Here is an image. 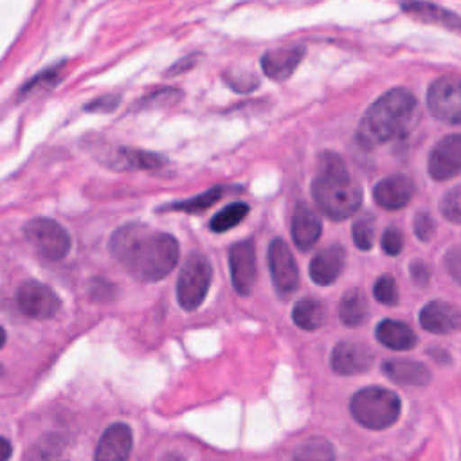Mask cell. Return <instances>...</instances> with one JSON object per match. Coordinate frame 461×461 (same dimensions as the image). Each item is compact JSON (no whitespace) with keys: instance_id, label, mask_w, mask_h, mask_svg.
<instances>
[{"instance_id":"6da1fadb","label":"cell","mask_w":461,"mask_h":461,"mask_svg":"<svg viewBox=\"0 0 461 461\" xmlns=\"http://www.w3.org/2000/svg\"><path fill=\"white\" fill-rule=\"evenodd\" d=\"M110 252L140 281H158L178 263L176 240L167 232L153 230L142 223L119 227L112 234Z\"/></svg>"},{"instance_id":"7a4b0ae2","label":"cell","mask_w":461,"mask_h":461,"mask_svg":"<svg viewBox=\"0 0 461 461\" xmlns=\"http://www.w3.org/2000/svg\"><path fill=\"white\" fill-rule=\"evenodd\" d=\"M418 113L416 97L405 88H393L376 99L358 124L357 139L366 148L402 137Z\"/></svg>"},{"instance_id":"3957f363","label":"cell","mask_w":461,"mask_h":461,"mask_svg":"<svg viewBox=\"0 0 461 461\" xmlns=\"http://www.w3.org/2000/svg\"><path fill=\"white\" fill-rule=\"evenodd\" d=\"M312 194L319 209L331 220H346L362 202L360 185L351 178L344 162L335 153H324L312 184Z\"/></svg>"},{"instance_id":"277c9868","label":"cell","mask_w":461,"mask_h":461,"mask_svg":"<svg viewBox=\"0 0 461 461\" xmlns=\"http://www.w3.org/2000/svg\"><path fill=\"white\" fill-rule=\"evenodd\" d=\"M353 418L366 429L382 430L391 427L402 411L396 393L384 387H364L357 391L349 402Z\"/></svg>"},{"instance_id":"5b68a950","label":"cell","mask_w":461,"mask_h":461,"mask_svg":"<svg viewBox=\"0 0 461 461\" xmlns=\"http://www.w3.org/2000/svg\"><path fill=\"white\" fill-rule=\"evenodd\" d=\"M211 281H212V268L207 258L202 254H191L184 261L176 279L178 304L185 312L196 310L203 303L207 290L211 286Z\"/></svg>"},{"instance_id":"8992f818","label":"cell","mask_w":461,"mask_h":461,"mask_svg":"<svg viewBox=\"0 0 461 461\" xmlns=\"http://www.w3.org/2000/svg\"><path fill=\"white\" fill-rule=\"evenodd\" d=\"M27 241L34 250L50 261L63 259L70 250V236L58 221L50 218H32L23 227Z\"/></svg>"},{"instance_id":"52a82bcc","label":"cell","mask_w":461,"mask_h":461,"mask_svg":"<svg viewBox=\"0 0 461 461\" xmlns=\"http://www.w3.org/2000/svg\"><path fill=\"white\" fill-rule=\"evenodd\" d=\"M430 113L448 124H461V81L452 76L436 79L427 92Z\"/></svg>"},{"instance_id":"ba28073f","label":"cell","mask_w":461,"mask_h":461,"mask_svg":"<svg viewBox=\"0 0 461 461\" xmlns=\"http://www.w3.org/2000/svg\"><path fill=\"white\" fill-rule=\"evenodd\" d=\"M16 304L20 312L31 319H50L61 308L56 292L40 281L22 283L16 292Z\"/></svg>"},{"instance_id":"9c48e42d","label":"cell","mask_w":461,"mask_h":461,"mask_svg":"<svg viewBox=\"0 0 461 461\" xmlns=\"http://www.w3.org/2000/svg\"><path fill=\"white\" fill-rule=\"evenodd\" d=\"M268 268H270L274 288L279 295L286 297L297 290L299 272H297L295 259L288 245L279 238L272 240V243L268 245Z\"/></svg>"},{"instance_id":"30bf717a","label":"cell","mask_w":461,"mask_h":461,"mask_svg":"<svg viewBox=\"0 0 461 461\" xmlns=\"http://www.w3.org/2000/svg\"><path fill=\"white\" fill-rule=\"evenodd\" d=\"M229 268L234 290L240 295H249L258 274L256 250L252 241H238L229 249Z\"/></svg>"},{"instance_id":"8fae6325","label":"cell","mask_w":461,"mask_h":461,"mask_svg":"<svg viewBox=\"0 0 461 461\" xmlns=\"http://www.w3.org/2000/svg\"><path fill=\"white\" fill-rule=\"evenodd\" d=\"M429 175L434 180H448L461 173V133L443 137L429 155Z\"/></svg>"},{"instance_id":"7c38bea8","label":"cell","mask_w":461,"mask_h":461,"mask_svg":"<svg viewBox=\"0 0 461 461\" xmlns=\"http://www.w3.org/2000/svg\"><path fill=\"white\" fill-rule=\"evenodd\" d=\"M131 447V429L126 423H112L99 438L94 461H128Z\"/></svg>"},{"instance_id":"4fadbf2b","label":"cell","mask_w":461,"mask_h":461,"mask_svg":"<svg viewBox=\"0 0 461 461\" xmlns=\"http://www.w3.org/2000/svg\"><path fill=\"white\" fill-rule=\"evenodd\" d=\"M371 351L358 342H339L331 353V369L339 375H358L371 367Z\"/></svg>"},{"instance_id":"5bb4252c","label":"cell","mask_w":461,"mask_h":461,"mask_svg":"<svg viewBox=\"0 0 461 461\" xmlns=\"http://www.w3.org/2000/svg\"><path fill=\"white\" fill-rule=\"evenodd\" d=\"M414 194V184L403 175H393L380 180L375 189L373 196L376 203L387 211L402 209L409 203Z\"/></svg>"},{"instance_id":"9a60e30c","label":"cell","mask_w":461,"mask_h":461,"mask_svg":"<svg viewBox=\"0 0 461 461\" xmlns=\"http://www.w3.org/2000/svg\"><path fill=\"white\" fill-rule=\"evenodd\" d=\"M420 322L430 333H438V335L452 333L461 324V312L448 303L430 301L421 308Z\"/></svg>"},{"instance_id":"2e32d148","label":"cell","mask_w":461,"mask_h":461,"mask_svg":"<svg viewBox=\"0 0 461 461\" xmlns=\"http://www.w3.org/2000/svg\"><path fill=\"white\" fill-rule=\"evenodd\" d=\"M346 252L340 245H330L319 250L310 263V277L313 283L326 286L331 285L344 268Z\"/></svg>"},{"instance_id":"e0dca14e","label":"cell","mask_w":461,"mask_h":461,"mask_svg":"<svg viewBox=\"0 0 461 461\" xmlns=\"http://www.w3.org/2000/svg\"><path fill=\"white\" fill-rule=\"evenodd\" d=\"M303 56H304V47H301V45L274 49V50H268L263 54L261 68L270 79L283 81L295 70V67L301 63Z\"/></svg>"},{"instance_id":"ac0fdd59","label":"cell","mask_w":461,"mask_h":461,"mask_svg":"<svg viewBox=\"0 0 461 461\" xmlns=\"http://www.w3.org/2000/svg\"><path fill=\"white\" fill-rule=\"evenodd\" d=\"M322 223L315 211L306 203H299L292 216V238L301 250H310L321 238Z\"/></svg>"},{"instance_id":"d6986e66","label":"cell","mask_w":461,"mask_h":461,"mask_svg":"<svg viewBox=\"0 0 461 461\" xmlns=\"http://www.w3.org/2000/svg\"><path fill=\"white\" fill-rule=\"evenodd\" d=\"M382 369L393 382L402 385H425L430 380L429 369L414 360H385Z\"/></svg>"},{"instance_id":"ffe728a7","label":"cell","mask_w":461,"mask_h":461,"mask_svg":"<svg viewBox=\"0 0 461 461\" xmlns=\"http://www.w3.org/2000/svg\"><path fill=\"white\" fill-rule=\"evenodd\" d=\"M376 339L385 348H391L396 351L411 349L416 346V340H418L414 331L407 324L393 319H385L376 326Z\"/></svg>"},{"instance_id":"44dd1931","label":"cell","mask_w":461,"mask_h":461,"mask_svg":"<svg viewBox=\"0 0 461 461\" xmlns=\"http://www.w3.org/2000/svg\"><path fill=\"white\" fill-rule=\"evenodd\" d=\"M402 9L420 20H425V22H430V23H439L450 31H456V32H461V20L447 11V9H441L438 5H432V4H403Z\"/></svg>"},{"instance_id":"7402d4cb","label":"cell","mask_w":461,"mask_h":461,"mask_svg":"<svg viewBox=\"0 0 461 461\" xmlns=\"http://www.w3.org/2000/svg\"><path fill=\"white\" fill-rule=\"evenodd\" d=\"M292 319L294 322L306 331H313L317 328H321L326 321V308L321 301L306 297L301 299L294 310H292Z\"/></svg>"},{"instance_id":"603a6c76","label":"cell","mask_w":461,"mask_h":461,"mask_svg":"<svg viewBox=\"0 0 461 461\" xmlns=\"http://www.w3.org/2000/svg\"><path fill=\"white\" fill-rule=\"evenodd\" d=\"M339 317L346 326H358L367 317V301L366 295L353 288L342 295L339 304Z\"/></svg>"},{"instance_id":"cb8c5ba5","label":"cell","mask_w":461,"mask_h":461,"mask_svg":"<svg viewBox=\"0 0 461 461\" xmlns=\"http://www.w3.org/2000/svg\"><path fill=\"white\" fill-rule=\"evenodd\" d=\"M292 461H335V450L328 439L310 438L295 448Z\"/></svg>"},{"instance_id":"d4e9b609","label":"cell","mask_w":461,"mask_h":461,"mask_svg":"<svg viewBox=\"0 0 461 461\" xmlns=\"http://www.w3.org/2000/svg\"><path fill=\"white\" fill-rule=\"evenodd\" d=\"M249 212V205L243 202H234L223 207L220 212H216L209 223L212 232H225L232 227H236Z\"/></svg>"},{"instance_id":"484cf974","label":"cell","mask_w":461,"mask_h":461,"mask_svg":"<svg viewBox=\"0 0 461 461\" xmlns=\"http://www.w3.org/2000/svg\"><path fill=\"white\" fill-rule=\"evenodd\" d=\"M117 167L124 169H155L164 164V160L157 155L144 153V151H133V149H121L117 155Z\"/></svg>"},{"instance_id":"4316f807","label":"cell","mask_w":461,"mask_h":461,"mask_svg":"<svg viewBox=\"0 0 461 461\" xmlns=\"http://www.w3.org/2000/svg\"><path fill=\"white\" fill-rule=\"evenodd\" d=\"M225 193V189L221 185H216V187H211L209 191L194 196V198H189V200H184V202H176V203H171L169 209H176V211H187V212H194V211H202V209H207L209 205H212L214 202L220 200V196Z\"/></svg>"},{"instance_id":"83f0119b","label":"cell","mask_w":461,"mask_h":461,"mask_svg":"<svg viewBox=\"0 0 461 461\" xmlns=\"http://www.w3.org/2000/svg\"><path fill=\"white\" fill-rule=\"evenodd\" d=\"M353 241L360 250H369L375 243V218L366 212L353 223Z\"/></svg>"},{"instance_id":"f1b7e54d","label":"cell","mask_w":461,"mask_h":461,"mask_svg":"<svg viewBox=\"0 0 461 461\" xmlns=\"http://www.w3.org/2000/svg\"><path fill=\"white\" fill-rule=\"evenodd\" d=\"M439 211L448 221L461 223V185L443 194L439 202Z\"/></svg>"},{"instance_id":"f546056e","label":"cell","mask_w":461,"mask_h":461,"mask_svg":"<svg viewBox=\"0 0 461 461\" xmlns=\"http://www.w3.org/2000/svg\"><path fill=\"white\" fill-rule=\"evenodd\" d=\"M373 294L376 297V301H380L382 304H396L398 301V288L394 279L389 274H384L376 279L375 286H373Z\"/></svg>"},{"instance_id":"4dcf8cb0","label":"cell","mask_w":461,"mask_h":461,"mask_svg":"<svg viewBox=\"0 0 461 461\" xmlns=\"http://www.w3.org/2000/svg\"><path fill=\"white\" fill-rule=\"evenodd\" d=\"M382 249L389 254V256H396L402 252L403 249V236L396 227H389L384 236H382Z\"/></svg>"},{"instance_id":"1f68e13d","label":"cell","mask_w":461,"mask_h":461,"mask_svg":"<svg viewBox=\"0 0 461 461\" xmlns=\"http://www.w3.org/2000/svg\"><path fill=\"white\" fill-rule=\"evenodd\" d=\"M412 225H414L416 236H418L420 240H423V241H429V240L432 238V234H434V229H436V223H434L432 216H430L429 212H425V211L416 214Z\"/></svg>"},{"instance_id":"d6a6232c","label":"cell","mask_w":461,"mask_h":461,"mask_svg":"<svg viewBox=\"0 0 461 461\" xmlns=\"http://www.w3.org/2000/svg\"><path fill=\"white\" fill-rule=\"evenodd\" d=\"M445 259H447L448 272H450L452 277L461 285V250H459V249L450 250Z\"/></svg>"},{"instance_id":"836d02e7","label":"cell","mask_w":461,"mask_h":461,"mask_svg":"<svg viewBox=\"0 0 461 461\" xmlns=\"http://www.w3.org/2000/svg\"><path fill=\"white\" fill-rule=\"evenodd\" d=\"M411 276H412V281L418 283V285H425L427 279H429V270L423 263H412L411 265Z\"/></svg>"},{"instance_id":"e575fe53","label":"cell","mask_w":461,"mask_h":461,"mask_svg":"<svg viewBox=\"0 0 461 461\" xmlns=\"http://www.w3.org/2000/svg\"><path fill=\"white\" fill-rule=\"evenodd\" d=\"M11 452H13V447H11L9 439L0 436V461H7L11 457Z\"/></svg>"},{"instance_id":"d590c367","label":"cell","mask_w":461,"mask_h":461,"mask_svg":"<svg viewBox=\"0 0 461 461\" xmlns=\"http://www.w3.org/2000/svg\"><path fill=\"white\" fill-rule=\"evenodd\" d=\"M5 344V331H4V328L0 326V348Z\"/></svg>"},{"instance_id":"8d00e7d4","label":"cell","mask_w":461,"mask_h":461,"mask_svg":"<svg viewBox=\"0 0 461 461\" xmlns=\"http://www.w3.org/2000/svg\"><path fill=\"white\" fill-rule=\"evenodd\" d=\"M164 461H182V459H178L176 456H169V457H166Z\"/></svg>"},{"instance_id":"74e56055","label":"cell","mask_w":461,"mask_h":461,"mask_svg":"<svg viewBox=\"0 0 461 461\" xmlns=\"http://www.w3.org/2000/svg\"><path fill=\"white\" fill-rule=\"evenodd\" d=\"M4 375V367H2V364H0V376Z\"/></svg>"}]
</instances>
